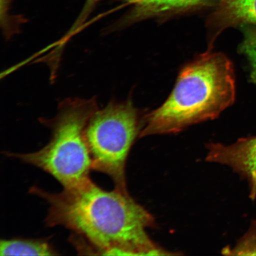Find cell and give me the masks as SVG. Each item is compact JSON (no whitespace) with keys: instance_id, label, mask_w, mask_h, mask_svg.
I'll use <instances>...</instances> for the list:
<instances>
[{"instance_id":"5","label":"cell","mask_w":256,"mask_h":256,"mask_svg":"<svg viewBox=\"0 0 256 256\" xmlns=\"http://www.w3.org/2000/svg\"><path fill=\"white\" fill-rule=\"evenodd\" d=\"M206 160L231 168L247 180L250 197L256 196V136L240 139L232 145L210 143Z\"/></svg>"},{"instance_id":"6","label":"cell","mask_w":256,"mask_h":256,"mask_svg":"<svg viewBox=\"0 0 256 256\" xmlns=\"http://www.w3.org/2000/svg\"><path fill=\"white\" fill-rule=\"evenodd\" d=\"M132 8L126 20L133 22L204 7L212 0H117Z\"/></svg>"},{"instance_id":"10","label":"cell","mask_w":256,"mask_h":256,"mask_svg":"<svg viewBox=\"0 0 256 256\" xmlns=\"http://www.w3.org/2000/svg\"><path fill=\"white\" fill-rule=\"evenodd\" d=\"M228 255H256V234L250 232L233 249L224 250Z\"/></svg>"},{"instance_id":"2","label":"cell","mask_w":256,"mask_h":256,"mask_svg":"<svg viewBox=\"0 0 256 256\" xmlns=\"http://www.w3.org/2000/svg\"><path fill=\"white\" fill-rule=\"evenodd\" d=\"M235 95L232 62L222 53L204 54L182 70L167 100L145 116L140 138L176 134L215 119Z\"/></svg>"},{"instance_id":"7","label":"cell","mask_w":256,"mask_h":256,"mask_svg":"<svg viewBox=\"0 0 256 256\" xmlns=\"http://www.w3.org/2000/svg\"><path fill=\"white\" fill-rule=\"evenodd\" d=\"M210 24L216 36L228 27L256 25V0H219Z\"/></svg>"},{"instance_id":"8","label":"cell","mask_w":256,"mask_h":256,"mask_svg":"<svg viewBox=\"0 0 256 256\" xmlns=\"http://www.w3.org/2000/svg\"><path fill=\"white\" fill-rule=\"evenodd\" d=\"M0 255L48 256L59 254L47 238H12L1 240Z\"/></svg>"},{"instance_id":"4","label":"cell","mask_w":256,"mask_h":256,"mask_svg":"<svg viewBox=\"0 0 256 256\" xmlns=\"http://www.w3.org/2000/svg\"><path fill=\"white\" fill-rule=\"evenodd\" d=\"M144 119L132 101L112 102L95 112L85 130L92 170L110 176L114 188L126 193L127 158Z\"/></svg>"},{"instance_id":"3","label":"cell","mask_w":256,"mask_h":256,"mask_svg":"<svg viewBox=\"0 0 256 256\" xmlns=\"http://www.w3.org/2000/svg\"><path fill=\"white\" fill-rule=\"evenodd\" d=\"M98 110L95 98H72L60 104L54 119L46 120L52 136L39 151L8 152V156L34 166L52 176L64 188L76 186L90 178L92 160L85 130Z\"/></svg>"},{"instance_id":"11","label":"cell","mask_w":256,"mask_h":256,"mask_svg":"<svg viewBox=\"0 0 256 256\" xmlns=\"http://www.w3.org/2000/svg\"><path fill=\"white\" fill-rule=\"evenodd\" d=\"M99 1L100 0H86L81 14H80L78 20L76 22V25L82 24L87 18L89 14L94 10Z\"/></svg>"},{"instance_id":"9","label":"cell","mask_w":256,"mask_h":256,"mask_svg":"<svg viewBox=\"0 0 256 256\" xmlns=\"http://www.w3.org/2000/svg\"><path fill=\"white\" fill-rule=\"evenodd\" d=\"M241 52L248 57L250 63L251 79L256 83V28H248L244 32V40L241 46Z\"/></svg>"},{"instance_id":"1","label":"cell","mask_w":256,"mask_h":256,"mask_svg":"<svg viewBox=\"0 0 256 256\" xmlns=\"http://www.w3.org/2000/svg\"><path fill=\"white\" fill-rule=\"evenodd\" d=\"M30 193L49 204L47 226H62L106 255H170L150 238L146 229L156 226L154 217L118 188L103 190L91 178L59 193L34 186Z\"/></svg>"}]
</instances>
